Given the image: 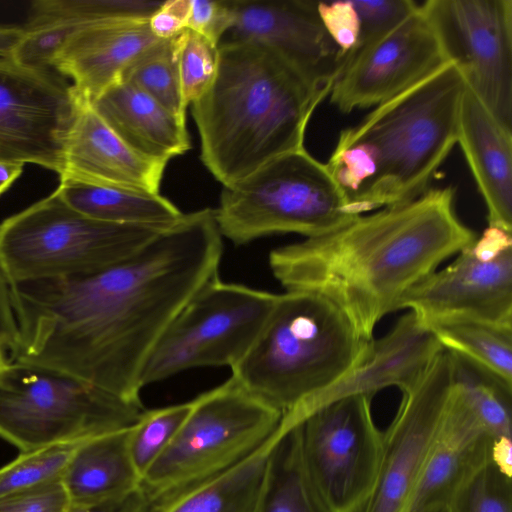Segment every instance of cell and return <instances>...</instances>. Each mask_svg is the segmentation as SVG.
I'll use <instances>...</instances> for the list:
<instances>
[{"label":"cell","mask_w":512,"mask_h":512,"mask_svg":"<svg viewBox=\"0 0 512 512\" xmlns=\"http://www.w3.org/2000/svg\"><path fill=\"white\" fill-rule=\"evenodd\" d=\"M159 40L150 30L149 19L114 18L85 23L70 37L53 69L71 78L78 97L91 103Z\"/></svg>","instance_id":"cell-21"},{"label":"cell","mask_w":512,"mask_h":512,"mask_svg":"<svg viewBox=\"0 0 512 512\" xmlns=\"http://www.w3.org/2000/svg\"><path fill=\"white\" fill-rule=\"evenodd\" d=\"M465 88L451 61L341 131L338 141L366 143L377 156L375 174L350 198L356 216L409 202L428 189L457 143Z\"/></svg>","instance_id":"cell-4"},{"label":"cell","mask_w":512,"mask_h":512,"mask_svg":"<svg viewBox=\"0 0 512 512\" xmlns=\"http://www.w3.org/2000/svg\"><path fill=\"white\" fill-rule=\"evenodd\" d=\"M370 341L325 297L285 291L231 374L284 414L343 379Z\"/></svg>","instance_id":"cell-5"},{"label":"cell","mask_w":512,"mask_h":512,"mask_svg":"<svg viewBox=\"0 0 512 512\" xmlns=\"http://www.w3.org/2000/svg\"><path fill=\"white\" fill-rule=\"evenodd\" d=\"M371 401L343 397L296 425L305 466L333 512H362L375 486L384 443Z\"/></svg>","instance_id":"cell-11"},{"label":"cell","mask_w":512,"mask_h":512,"mask_svg":"<svg viewBox=\"0 0 512 512\" xmlns=\"http://www.w3.org/2000/svg\"><path fill=\"white\" fill-rule=\"evenodd\" d=\"M453 187L361 215L340 228L269 254L285 291L319 294L365 340L403 296L477 237L455 210Z\"/></svg>","instance_id":"cell-2"},{"label":"cell","mask_w":512,"mask_h":512,"mask_svg":"<svg viewBox=\"0 0 512 512\" xmlns=\"http://www.w3.org/2000/svg\"><path fill=\"white\" fill-rule=\"evenodd\" d=\"M421 8L467 87L512 131V1L427 0Z\"/></svg>","instance_id":"cell-13"},{"label":"cell","mask_w":512,"mask_h":512,"mask_svg":"<svg viewBox=\"0 0 512 512\" xmlns=\"http://www.w3.org/2000/svg\"><path fill=\"white\" fill-rule=\"evenodd\" d=\"M152 505L141 489L129 496L92 505H71L66 512H151Z\"/></svg>","instance_id":"cell-42"},{"label":"cell","mask_w":512,"mask_h":512,"mask_svg":"<svg viewBox=\"0 0 512 512\" xmlns=\"http://www.w3.org/2000/svg\"><path fill=\"white\" fill-rule=\"evenodd\" d=\"M142 402L56 369L9 361L0 371V436L23 452L132 427Z\"/></svg>","instance_id":"cell-8"},{"label":"cell","mask_w":512,"mask_h":512,"mask_svg":"<svg viewBox=\"0 0 512 512\" xmlns=\"http://www.w3.org/2000/svg\"><path fill=\"white\" fill-rule=\"evenodd\" d=\"M278 294L222 281L207 282L166 328L142 372V387L187 369L233 368L262 331Z\"/></svg>","instance_id":"cell-10"},{"label":"cell","mask_w":512,"mask_h":512,"mask_svg":"<svg viewBox=\"0 0 512 512\" xmlns=\"http://www.w3.org/2000/svg\"><path fill=\"white\" fill-rule=\"evenodd\" d=\"M191 409V401L146 410L128 435L132 463L142 478L171 443Z\"/></svg>","instance_id":"cell-32"},{"label":"cell","mask_w":512,"mask_h":512,"mask_svg":"<svg viewBox=\"0 0 512 512\" xmlns=\"http://www.w3.org/2000/svg\"><path fill=\"white\" fill-rule=\"evenodd\" d=\"M19 342V329L14 313L10 285L0 267V343L13 353Z\"/></svg>","instance_id":"cell-41"},{"label":"cell","mask_w":512,"mask_h":512,"mask_svg":"<svg viewBox=\"0 0 512 512\" xmlns=\"http://www.w3.org/2000/svg\"><path fill=\"white\" fill-rule=\"evenodd\" d=\"M399 309L427 328L479 322L512 329V233L488 226L452 263L415 284Z\"/></svg>","instance_id":"cell-12"},{"label":"cell","mask_w":512,"mask_h":512,"mask_svg":"<svg viewBox=\"0 0 512 512\" xmlns=\"http://www.w3.org/2000/svg\"><path fill=\"white\" fill-rule=\"evenodd\" d=\"M443 350L434 332L408 311L385 335L371 339L364 358L343 379L289 413L301 421L318 407L343 397L373 398L389 387L405 391L424 375Z\"/></svg>","instance_id":"cell-19"},{"label":"cell","mask_w":512,"mask_h":512,"mask_svg":"<svg viewBox=\"0 0 512 512\" xmlns=\"http://www.w3.org/2000/svg\"><path fill=\"white\" fill-rule=\"evenodd\" d=\"M428 512H447V510H446V507H443V508L431 510V511H428Z\"/></svg>","instance_id":"cell-46"},{"label":"cell","mask_w":512,"mask_h":512,"mask_svg":"<svg viewBox=\"0 0 512 512\" xmlns=\"http://www.w3.org/2000/svg\"><path fill=\"white\" fill-rule=\"evenodd\" d=\"M162 2L150 0H38L26 26L51 21L81 24L114 18L150 19Z\"/></svg>","instance_id":"cell-30"},{"label":"cell","mask_w":512,"mask_h":512,"mask_svg":"<svg viewBox=\"0 0 512 512\" xmlns=\"http://www.w3.org/2000/svg\"><path fill=\"white\" fill-rule=\"evenodd\" d=\"M451 62L421 3L384 36L352 49L329 93L342 113L378 106Z\"/></svg>","instance_id":"cell-15"},{"label":"cell","mask_w":512,"mask_h":512,"mask_svg":"<svg viewBox=\"0 0 512 512\" xmlns=\"http://www.w3.org/2000/svg\"><path fill=\"white\" fill-rule=\"evenodd\" d=\"M295 425L282 416L274 433L254 452L200 487L152 512H259L278 447Z\"/></svg>","instance_id":"cell-24"},{"label":"cell","mask_w":512,"mask_h":512,"mask_svg":"<svg viewBox=\"0 0 512 512\" xmlns=\"http://www.w3.org/2000/svg\"><path fill=\"white\" fill-rule=\"evenodd\" d=\"M324 29L345 57L357 44L360 21L351 1L317 2Z\"/></svg>","instance_id":"cell-38"},{"label":"cell","mask_w":512,"mask_h":512,"mask_svg":"<svg viewBox=\"0 0 512 512\" xmlns=\"http://www.w3.org/2000/svg\"><path fill=\"white\" fill-rule=\"evenodd\" d=\"M80 442L57 443L22 452L0 468V497L60 482Z\"/></svg>","instance_id":"cell-31"},{"label":"cell","mask_w":512,"mask_h":512,"mask_svg":"<svg viewBox=\"0 0 512 512\" xmlns=\"http://www.w3.org/2000/svg\"><path fill=\"white\" fill-rule=\"evenodd\" d=\"M282 416L232 374L193 399L177 434L141 478L152 511L250 455L274 433Z\"/></svg>","instance_id":"cell-6"},{"label":"cell","mask_w":512,"mask_h":512,"mask_svg":"<svg viewBox=\"0 0 512 512\" xmlns=\"http://www.w3.org/2000/svg\"><path fill=\"white\" fill-rule=\"evenodd\" d=\"M69 506L61 481L0 497V512H66Z\"/></svg>","instance_id":"cell-39"},{"label":"cell","mask_w":512,"mask_h":512,"mask_svg":"<svg viewBox=\"0 0 512 512\" xmlns=\"http://www.w3.org/2000/svg\"><path fill=\"white\" fill-rule=\"evenodd\" d=\"M90 105L127 145L146 157L168 162L191 148L185 119L125 80L108 87Z\"/></svg>","instance_id":"cell-23"},{"label":"cell","mask_w":512,"mask_h":512,"mask_svg":"<svg viewBox=\"0 0 512 512\" xmlns=\"http://www.w3.org/2000/svg\"><path fill=\"white\" fill-rule=\"evenodd\" d=\"M222 238L214 209L205 208L106 268L9 282L19 329L10 361L141 402L145 364L174 317L218 276Z\"/></svg>","instance_id":"cell-1"},{"label":"cell","mask_w":512,"mask_h":512,"mask_svg":"<svg viewBox=\"0 0 512 512\" xmlns=\"http://www.w3.org/2000/svg\"><path fill=\"white\" fill-rule=\"evenodd\" d=\"M351 2L360 21V34L354 48L389 33L418 7V3L412 0H351Z\"/></svg>","instance_id":"cell-36"},{"label":"cell","mask_w":512,"mask_h":512,"mask_svg":"<svg viewBox=\"0 0 512 512\" xmlns=\"http://www.w3.org/2000/svg\"><path fill=\"white\" fill-rule=\"evenodd\" d=\"M214 212L222 237L235 245L282 233L318 237L358 217L327 164L305 147L222 187Z\"/></svg>","instance_id":"cell-7"},{"label":"cell","mask_w":512,"mask_h":512,"mask_svg":"<svg viewBox=\"0 0 512 512\" xmlns=\"http://www.w3.org/2000/svg\"><path fill=\"white\" fill-rule=\"evenodd\" d=\"M191 0H168L149 19L151 32L158 39H169L178 35L187 26Z\"/></svg>","instance_id":"cell-40"},{"label":"cell","mask_w":512,"mask_h":512,"mask_svg":"<svg viewBox=\"0 0 512 512\" xmlns=\"http://www.w3.org/2000/svg\"><path fill=\"white\" fill-rule=\"evenodd\" d=\"M496 442L467 392L452 376L436 436L406 512L446 507L472 473L493 461Z\"/></svg>","instance_id":"cell-18"},{"label":"cell","mask_w":512,"mask_h":512,"mask_svg":"<svg viewBox=\"0 0 512 512\" xmlns=\"http://www.w3.org/2000/svg\"><path fill=\"white\" fill-rule=\"evenodd\" d=\"M8 349L0 343V371L9 363L10 359L7 357Z\"/></svg>","instance_id":"cell-45"},{"label":"cell","mask_w":512,"mask_h":512,"mask_svg":"<svg viewBox=\"0 0 512 512\" xmlns=\"http://www.w3.org/2000/svg\"><path fill=\"white\" fill-rule=\"evenodd\" d=\"M176 36L161 39L148 48L125 69L121 80L133 84L185 119L187 106L181 92Z\"/></svg>","instance_id":"cell-29"},{"label":"cell","mask_w":512,"mask_h":512,"mask_svg":"<svg viewBox=\"0 0 512 512\" xmlns=\"http://www.w3.org/2000/svg\"><path fill=\"white\" fill-rule=\"evenodd\" d=\"M233 21V0H191L186 28L219 46Z\"/></svg>","instance_id":"cell-37"},{"label":"cell","mask_w":512,"mask_h":512,"mask_svg":"<svg viewBox=\"0 0 512 512\" xmlns=\"http://www.w3.org/2000/svg\"><path fill=\"white\" fill-rule=\"evenodd\" d=\"M451 379V355L443 350L424 375L402 391L397 412L383 432L379 473L362 512H406L436 436Z\"/></svg>","instance_id":"cell-16"},{"label":"cell","mask_w":512,"mask_h":512,"mask_svg":"<svg viewBox=\"0 0 512 512\" xmlns=\"http://www.w3.org/2000/svg\"><path fill=\"white\" fill-rule=\"evenodd\" d=\"M24 33V27L0 26V58L10 57Z\"/></svg>","instance_id":"cell-43"},{"label":"cell","mask_w":512,"mask_h":512,"mask_svg":"<svg viewBox=\"0 0 512 512\" xmlns=\"http://www.w3.org/2000/svg\"><path fill=\"white\" fill-rule=\"evenodd\" d=\"M81 101L55 70H30L0 58V161L32 163L60 175Z\"/></svg>","instance_id":"cell-14"},{"label":"cell","mask_w":512,"mask_h":512,"mask_svg":"<svg viewBox=\"0 0 512 512\" xmlns=\"http://www.w3.org/2000/svg\"><path fill=\"white\" fill-rule=\"evenodd\" d=\"M429 329L445 350L466 357L512 384V329L479 322H452Z\"/></svg>","instance_id":"cell-28"},{"label":"cell","mask_w":512,"mask_h":512,"mask_svg":"<svg viewBox=\"0 0 512 512\" xmlns=\"http://www.w3.org/2000/svg\"><path fill=\"white\" fill-rule=\"evenodd\" d=\"M23 163L0 161V195L21 175Z\"/></svg>","instance_id":"cell-44"},{"label":"cell","mask_w":512,"mask_h":512,"mask_svg":"<svg viewBox=\"0 0 512 512\" xmlns=\"http://www.w3.org/2000/svg\"><path fill=\"white\" fill-rule=\"evenodd\" d=\"M130 428L78 444L61 479L71 505L119 500L140 489L128 450Z\"/></svg>","instance_id":"cell-25"},{"label":"cell","mask_w":512,"mask_h":512,"mask_svg":"<svg viewBox=\"0 0 512 512\" xmlns=\"http://www.w3.org/2000/svg\"><path fill=\"white\" fill-rule=\"evenodd\" d=\"M259 512H333L303 461L296 425L283 437Z\"/></svg>","instance_id":"cell-27"},{"label":"cell","mask_w":512,"mask_h":512,"mask_svg":"<svg viewBox=\"0 0 512 512\" xmlns=\"http://www.w3.org/2000/svg\"><path fill=\"white\" fill-rule=\"evenodd\" d=\"M218 47L216 77L191 114L202 163L229 187L305 147L308 123L329 92L266 46L225 40Z\"/></svg>","instance_id":"cell-3"},{"label":"cell","mask_w":512,"mask_h":512,"mask_svg":"<svg viewBox=\"0 0 512 512\" xmlns=\"http://www.w3.org/2000/svg\"><path fill=\"white\" fill-rule=\"evenodd\" d=\"M167 163L135 151L82 100L66 136L59 177L158 194Z\"/></svg>","instance_id":"cell-20"},{"label":"cell","mask_w":512,"mask_h":512,"mask_svg":"<svg viewBox=\"0 0 512 512\" xmlns=\"http://www.w3.org/2000/svg\"><path fill=\"white\" fill-rule=\"evenodd\" d=\"M83 24L73 21H51L25 26L11 58L23 68L36 71L54 70V63L70 37Z\"/></svg>","instance_id":"cell-35"},{"label":"cell","mask_w":512,"mask_h":512,"mask_svg":"<svg viewBox=\"0 0 512 512\" xmlns=\"http://www.w3.org/2000/svg\"><path fill=\"white\" fill-rule=\"evenodd\" d=\"M234 21L221 41L261 44L290 63L310 84L330 93L344 57L311 0H233Z\"/></svg>","instance_id":"cell-17"},{"label":"cell","mask_w":512,"mask_h":512,"mask_svg":"<svg viewBox=\"0 0 512 512\" xmlns=\"http://www.w3.org/2000/svg\"><path fill=\"white\" fill-rule=\"evenodd\" d=\"M77 212L107 223L173 226L184 213L166 197L60 178L55 190Z\"/></svg>","instance_id":"cell-26"},{"label":"cell","mask_w":512,"mask_h":512,"mask_svg":"<svg viewBox=\"0 0 512 512\" xmlns=\"http://www.w3.org/2000/svg\"><path fill=\"white\" fill-rule=\"evenodd\" d=\"M170 227L98 221L54 191L0 223V267L9 282L93 272L130 257Z\"/></svg>","instance_id":"cell-9"},{"label":"cell","mask_w":512,"mask_h":512,"mask_svg":"<svg viewBox=\"0 0 512 512\" xmlns=\"http://www.w3.org/2000/svg\"><path fill=\"white\" fill-rule=\"evenodd\" d=\"M457 143L486 205L488 226L512 233V131L467 85L460 104Z\"/></svg>","instance_id":"cell-22"},{"label":"cell","mask_w":512,"mask_h":512,"mask_svg":"<svg viewBox=\"0 0 512 512\" xmlns=\"http://www.w3.org/2000/svg\"><path fill=\"white\" fill-rule=\"evenodd\" d=\"M176 45L181 92L188 106L212 85L218 70L219 47L187 28L176 36Z\"/></svg>","instance_id":"cell-34"},{"label":"cell","mask_w":512,"mask_h":512,"mask_svg":"<svg viewBox=\"0 0 512 512\" xmlns=\"http://www.w3.org/2000/svg\"><path fill=\"white\" fill-rule=\"evenodd\" d=\"M447 512H512V482L493 461L472 473L455 491Z\"/></svg>","instance_id":"cell-33"}]
</instances>
